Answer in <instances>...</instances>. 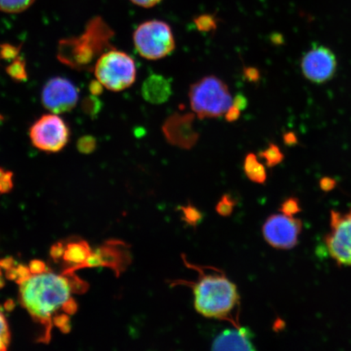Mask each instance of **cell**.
Wrapping results in <instances>:
<instances>
[{
    "label": "cell",
    "instance_id": "obj_1",
    "mask_svg": "<svg viewBox=\"0 0 351 351\" xmlns=\"http://www.w3.org/2000/svg\"><path fill=\"white\" fill-rule=\"evenodd\" d=\"M21 304L34 319L49 323L60 313H72V288L68 279L38 267L20 278Z\"/></svg>",
    "mask_w": 351,
    "mask_h": 351
},
{
    "label": "cell",
    "instance_id": "obj_2",
    "mask_svg": "<svg viewBox=\"0 0 351 351\" xmlns=\"http://www.w3.org/2000/svg\"><path fill=\"white\" fill-rule=\"evenodd\" d=\"M113 36L114 32L107 22L102 17L95 16L88 21L84 32L79 36L59 42L57 58L77 71L93 70L99 57L113 48Z\"/></svg>",
    "mask_w": 351,
    "mask_h": 351
},
{
    "label": "cell",
    "instance_id": "obj_3",
    "mask_svg": "<svg viewBox=\"0 0 351 351\" xmlns=\"http://www.w3.org/2000/svg\"><path fill=\"white\" fill-rule=\"evenodd\" d=\"M191 287L195 308L206 318L229 319L239 304L238 288L225 274L202 273Z\"/></svg>",
    "mask_w": 351,
    "mask_h": 351
},
{
    "label": "cell",
    "instance_id": "obj_4",
    "mask_svg": "<svg viewBox=\"0 0 351 351\" xmlns=\"http://www.w3.org/2000/svg\"><path fill=\"white\" fill-rule=\"evenodd\" d=\"M189 99L192 111L202 120L226 115L232 105L229 87L214 75L204 77L192 84Z\"/></svg>",
    "mask_w": 351,
    "mask_h": 351
},
{
    "label": "cell",
    "instance_id": "obj_5",
    "mask_svg": "<svg viewBox=\"0 0 351 351\" xmlns=\"http://www.w3.org/2000/svg\"><path fill=\"white\" fill-rule=\"evenodd\" d=\"M93 70L96 80L113 92L128 89L137 77L134 60L125 52L114 48L99 57Z\"/></svg>",
    "mask_w": 351,
    "mask_h": 351
},
{
    "label": "cell",
    "instance_id": "obj_6",
    "mask_svg": "<svg viewBox=\"0 0 351 351\" xmlns=\"http://www.w3.org/2000/svg\"><path fill=\"white\" fill-rule=\"evenodd\" d=\"M133 38L138 54L149 60L163 59L172 54L176 48L172 29L159 20L143 22L136 29Z\"/></svg>",
    "mask_w": 351,
    "mask_h": 351
},
{
    "label": "cell",
    "instance_id": "obj_7",
    "mask_svg": "<svg viewBox=\"0 0 351 351\" xmlns=\"http://www.w3.org/2000/svg\"><path fill=\"white\" fill-rule=\"evenodd\" d=\"M30 141L34 147L44 152L57 153L67 146L70 130L67 123L58 114H44L33 123L29 130Z\"/></svg>",
    "mask_w": 351,
    "mask_h": 351
},
{
    "label": "cell",
    "instance_id": "obj_8",
    "mask_svg": "<svg viewBox=\"0 0 351 351\" xmlns=\"http://www.w3.org/2000/svg\"><path fill=\"white\" fill-rule=\"evenodd\" d=\"M324 241L337 265L351 266V208L346 213L331 210L330 231Z\"/></svg>",
    "mask_w": 351,
    "mask_h": 351
},
{
    "label": "cell",
    "instance_id": "obj_9",
    "mask_svg": "<svg viewBox=\"0 0 351 351\" xmlns=\"http://www.w3.org/2000/svg\"><path fill=\"white\" fill-rule=\"evenodd\" d=\"M302 229L300 219L285 214L271 215L262 228L263 238L271 247L289 250L296 247Z\"/></svg>",
    "mask_w": 351,
    "mask_h": 351
},
{
    "label": "cell",
    "instance_id": "obj_10",
    "mask_svg": "<svg viewBox=\"0 0 351 351\" xmlns=\"http://www.w3.org/2000/svg\"><path fill=\"white\" fill-rule=\"evenodd\" d=\"M79 99V90L69 79L56 77L51 78L44 85L41 101L43 107L55 114L71 112Z\"/></svg>",
    "mask_w": 351,
    "mask_h": 351
},
{
    "label": "cell",
    "instance_id": "obj_11",
    "mask_svg": "<svg viewBox=\"0 0 351 351\" xmlns=\"http://www.w3.org/2000/svg\"><path fill=\"white\" fill-rule=\"evenodd\" d=\"M195 114L174 112L165 121L162 132L166 141L172 146L184 150H191L199 139L195 129Z\"/></svg>",
    "mask_w": 351,
    "mask_h": 351
},
{
    "label": "cell",
    "instance_id": "obj_12",
    "mask_svg": "<svg viewBox=\"0 0 351 351\" xmlns=\"http://www.w3.org/2000/svg\"><path fill=\"white\" fill-rule=\"evenodd\" d=\"M337 59L333 52L324 46H318L310 50L301 62L302 73L311 82H326L336 72Z\"/></svg>",
    "mask_w": 351,
    "mask_h": 351
},
{
    "label": "cell",
    "instance_id": "obj_13",
    "mask_svg": "<svg viewBox=\"0 0 351 351\" xmlns=\"http://www.w3.org/2000/svg\"><path fill=\"white\" fill-rule=\"evenodd\" d=\"M253 333L248 328L236 327L219 333L212 345L213 350H254Z\"/></svg>",
    "mask_w": 351,
    "mask_h": 351
},
{
    "label": "cell",
    "instance_id": "obj_14",
    "mask_svg": "<svg viewBox=\"0 0 351 351\" xmlns=\"http://www.w3.org/2000/svg\"><path fill=\"white\" fill-rule=\"evenodd\" d=\"M172 93V84L169 79L160 74H152L143 83V97L152 104L159 105L166 103Z\"/></svg>",
    "mask_w": 351,
    "mask_h": 351
},
{
    "label": "cell",
    "instance_id": "obj_15",
    "mask_svg": "<svg viewBox=\"0 0 351 351\" xmlns=\"http://www.w3.org/2000/svg\"><path fill=\"white\" fill-rule=\"evenodd\" d=\"M243 169L245 176L252 182L265 184L267 181V172L265 165L258 160L253 153H249L245 157Z\"/></svg>",
    "mask_w": 351,
    "mask_h": 351
},
{
    "label": "cell",
    "instance_id": "obj_16",
    "mask_svg": "<svg viewBox=\"0 0 351 351\" xmlns=\"http://www.w3.org/2000/svg\"><path fill=\"white\" fill-rule=\"evenodd\" d=\"M178 210L181 213L182 221L186 223L188 226L196 227L203 221V213L190 203L179 207Z\"/></svg>",
    "mask_w": 351,
    "mask_h": 351
},
{
    "label": "cell",
    "instance_id": "obj_17",
    "mask_svg": "<svg viewBox=\"0 0 351 351\" xmlns=\"http://www.w3.org/2000/svg\"><path fill=\"white\" fill-rule=\"evenodd\" d=\"M7 73L13 80L23 82L27 79V70H26L25 61L21 56L11 61L6 69Z\"/></svg>",
    "mask_w": 351,
    "mask_h": 351
},
{
    "label": "cell",
    "instance_id": "obj_18",
    "mask_svg": "<svg viewBox=\"0 0 351 351\" xmlns=\"http://www.w3.org/2000/svg\"><path fill=\"white\" fill-rule=\"evenodd\" d=\"M258 156L265 161V164L269 168H273L280 163L284 159V155L280 152V148L274 143H271L269 147L265 151H262L258 154Z\"/></svg>",
    "mask_w": 351,
    "mask_h": 351
},
{
    "label": "cell",
    "instance_id": "obj_19",
    "mask_svg": "<svg viewBox=\"0 0 351 351\" xmlns=\"http://www.w3.org/2000/svg\"><path fill=\"white\" fill-rule=\"evenodd\" d=\"M35 0H0V11L5 13H20L27 10Z\"/></svg>",
    "mask_w": 351,
    "mask_h": 351
},
{
    "label": "cell",
    "instance_id": "obj_20",
    "mask_svg": "<svg viewBox=\"0 0 351 351\" xmlns=\"http://www.w3.org/2000/svg\"><path fill=\"white\" fill-rule=\"evenodd\" d=\"M235 205L236 201L230 195H223L216 206L217 213L223 217H230Z\"/></svg>",
    "mask_w": 351,
    "mask_h": 351
},
{
    "label": "cell",
    "instance_id": "obj_21",
    "mask_svg": "<svg viewBox=\"0 0 351 351\" xmlns=\"http://www.w3.org/2000/svg\"><path fill=\"white\" fill-rule=\"evenodd\" d=\"M195 23L197 29L201 32H213L217 26L216 17L210 14L197 16L195 19Z\"/></svg>",
    "mask_w": 351,
    "mask_h": 351
},
{
    "label": "cell",
    "instance_id": "obj_22",
    "mask_svg": "<svg viewBox=\"0 0 351 351\" xmlns=\"http://www.w3.org/2000/svg\"><path fill=\"white\" fill-rule=\"evenodd\" d=\"M11 335L7 319L0 310V351L6 350L10 343Z\"/></svg>",
    "mask_w": 351,
    "mask_h": 351
},
{
    "label": "cell",
    "instance_id": "obj_23",
    "mask_svg": "<svg viewBox=\"0 0 351 351\" xmlns=\"http://www.w3.org/2000/svg\"><path fill=\"white\" fill-rule=\"evenodd\" d=\"M280 213L287 215L288 217L295 216V215L301 212L300 200L296 199V197H289L280 205Z\"/></svg>",
    "mask_w": 351,
    "mask_h": 351
},
{
    "label": "cell",
    "instance_id": "obj_24",
    "mask_svg": "<svg viewBox=\"0 0 351 351\" xmlns=\"http://www.w3.org/2000/svg\"><path fill=\"white\" fill-rule=\"evenodd\" d=\"M20 51L21 47L7 43L3 44V45H0V59L11 62L20 56Z\"/></svg>",
    "mask_w": 351,
    "mask_h": 351
},
{
    "label": "cell",
    "instance_id": "obj_25",
    "mask_svg": "<svg viewBox=\"0 0 351 351\" xmlns=\"http://www.w3.org/2000/svg\"><path fill=\"white\" fill-rule=\"evenodd\" d=\"M97 143L95 138L91 136H84L77 142L78 151L83 154H90L95 150Z\"/></svg>",
    "mask_w": 351,
    "mask_h": 351
},
{
    "label": "cell",
    "instance_id": "obj_26",
    "mask_svg": "<svg viewBox=\"0 0 351 351\" xmlns=\"http://www.w3.org/2000/svg\"><path fill=\"white\" fill-rule=\"evenodd\" d=\"M12 186V173L0 169V192H7Z\"/></svg>",
    "mask_w": 351,
    "mask_h": 351
},
{
    "label": "cell",
    "instance_id": "obj_27",
    "mask_svg": "<svg viewBox=\"0 0 351 351\" xmlns=\"http://www.w3.org/2000/svg\"><path fill=\"white\" fill-rule=\"evenodd\" d=\"M244 75L248 81L256 82L261 77L260 71L256 68L248 67L244 69Z\"/></svg>",
    "mask_w": 351,
    "mask_h": 351
},
{
    "label": "cell",
    "instance_id": "obj_28",
    "mask_svg": "<svg viewBox=\"0 0 351 351\" xmlns=\"http://www.w3.org/2000/svg\"><path fill=\"white\" fill-rule=\"evenodd\" d=\"M241 110L232 105L230 108L226 113V119L229 122H234L239 119L241 116Z\"/></svg>",
    "mask_w": 351,
    "mask_h": 351
},
{
    "label": "cell",
    "instance_id": "obj_29",
    "mask_svg": "<svg viewBox=\"0 0 351 351\" xmlns=\"http://www.w3.org/2000/svg\"><path fill=\"white\" fill-rule=\"evenodd\" d=\"M232 105L241 110V111H243V110L247 107V99L243 95H237L234 99H232Z\"/></svg>",
    "mask_w": 351,
    "mask_h": 351
},
{
    "label": "cell",
    "instance_id": "obj_30",
    "mask_svg": "<svg viewBox=\"0 0 351 351\" xmlns=\"http://www.w3.org/2000/svg\"><path fill=\"white\" fill-rule=\"evenodd\" d=\"M130 1L139 7L150 8L159 4L162 0H130Z\"/></svg>",
    "mask_w": 351,
    "mask_h": 351
},
{
    "label": "cell",
    "instance_id": "obj_31",
    "mask_svg": "<svg viewBox=\"0 0 351 351\" xmlns=\"http://www.w3.org/2000/svg\"><path fill=\"white\" fill-rule=\"evenodd\" d=\"M336 186L335 180L329 178H324L320 181V187L324 191H330Z\"/></svg>",
    "mask_w": 351,
    "mask_h": 351
},
{
    "label": "cell",
    "instance_id": "obj_32",
    "mask_svg": "<svg viewBox=\"0 0 351 351\" xmlns=\"http://www.w3.org/2000/svg\"><path fill=\"white\" fill-rule=\"evenodd\" d=\"M104 86L98 81H94L90 83V90L93 95H99L102 93Z\"/></svg>",
    "mask_w": 351,
    "mask_h": 351
}]
</instances>
